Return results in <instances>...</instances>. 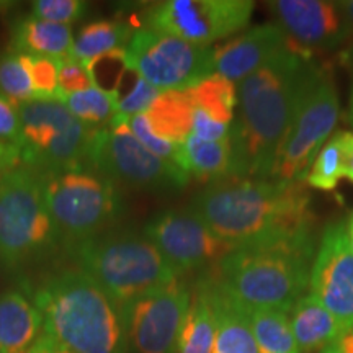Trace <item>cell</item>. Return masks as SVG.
<instances>
[{
	"mask_svg": "<svg viewBox=\"0 0 353 353\" xmlns=\"http://www.w3.org/2000/svg\"><path fill=\"white\" fill-rule=\"evenodd\" d=\"M321 64L290 46L252 76L237 83L232 134L245 179L272 180L301 99Z\"/></svg>",
	"mask_w": 353,
	"mask_h": 353,
	"instance_id": "6da1fadb",
	"label": "cell"
},
{
	"mask_svg": "<svg viewBox=\"0 0 353 353\" xmlns=\"http://www.w3.org/2000/svg\"><path fill=\"white\" fill-rule=\"evenodd\" d=\"M190 208L231 249L316 231L306 182L221 180L198 193Z\"/></svg>",
	"mask_w": 353,
	"mask_h": 353,
	"instance_id": "7a4b0ae2",
	"label": "cell"
},
{
	"mask_svg": "<svg viewBox=\"0 0 353 353\" xmlns=\"http://www.w3.org/2000/svg\"><path fill=\"white\" fill-rule=\"evenodd\" d=\"M316 252V231H306L234 247L205 273L247 312H290L309 288Z\"/></svg>",
	"mask_w": 353,
	"mask_h": 353,
	"instance_id": "3957f363",
	"label": "cell"
},
{
	"mask_svg": "<svg viewBox=\"0 0 353 353\" xmlns=\"http://www.w3.org/2000/svg\"><path fill=\"white\" fill-rule=\"evenodd\" d=\"M28 298L43 317V332L76 353H128L123 311L79 268L43 275Z\"/></svg>",
	"mask_w": 353,
	"mask_h": 353,
	"instance_id": "277c9868",
	"label": "cell"
},
{
	"mask_svg": "<svg viewBox=\"0 0 353 353\" xmlns=\"http://www.w3.org/2000/svg\"><path fill=\"white\" fill-rule=\"evenodd\" d=\"M76 267L95 280L121 309L180 278L144 234L110 229L64 247Z\"/></svg>",
	"mask_w": 353,
	"mask_h": 353,
	"instance_id": "5b68a950",
	"label": "cell"
},
{
	"mask_svg": "<svg viewBox=\"0 0 353 353\" xmlns=\"http://www.w3.org/2000/svg\"><path fill=\"white\" fill-rule=\"evenodd\" d=\"M61 244L41 174L17 165L0 174V260L10 270L38 262Z\"/></svg>",
	"mask_w": 353,
	"mask_h": 353,
	"instance_id": "8992f818",
	"label": "cell"
},
{
	"mask_svg": "<svg viewBox=\"0 0 353 353\" xmlns=\"http://www.w3.org/2000/svg\"><path fill=\"white\" fill-rule=\"evenodd\" d=\"M41 179L63 247L110 231L125 208L120 187L88 167L46 172Z\"/></svg>",
	"mask_w": 353,
	"mask_h": 353,
	"instance_id": "52a82bcc",
	"label": "cell"
},
{
	"mask_svg": "<svg viewBox=\"0 0 353 353\" xmlns=\"http://www.w3.org/2000/svg\"><path fill=\"white\" fill-rule=\"evenodd\" d=\"M20 161L38 174L87 167L94 128L77 120L59 100H30L19 105Z\"/></svg>",
	"mask_w": 353,
	"mask_h": 353,
	"instance_id": "ba28073f",
	"label": "cell"
},
{
	"mask_svg": "<svg viewBox=\"0 0 353 353\" xmlns=\"http://www.w3.org/2000/svg\"><path fill=\"white\" fill-rule=\"evenodd\" d=\"M88 169L120 187L143 192H176L187 187L190 175L149 151L128 126V117L114 114L110 125L95 131L87 159Z\"/></svg>",
	"mask_w": 353,
	"mask_h": 353,
	"instance_id": "9c48e42d",
	"label": "cell"
},
{
	"mask_svg": "<svg viewBox=\"0 0 353 353\" xmlns=\"http://www.w3.org/2000/svg\"><path fill=\"white\" fill-rule=\"evenodd\" d=\"M341 105L332 70L321 65L304 92L288 136L278 154L272 180L304 182L319 151L332 136Z\"/></svg>",
	"mask_w": 353,
	"mask_h": 353,
	"instance_id": "30bf717a",
	"label": "cell"
},
{
	"mask_svg": "<svg viewBox=\"0 0 353 353\" xmlns=\"http://www.w3.org/2000/svg\"><path fill=\"white\" fill-rule=\"evenodd\" d=\"M214 48L198 46L172 34L143 28L125 48L126 68L161 92H183L213 76Z\"/></svg>",
	"mask_w": 353,
	"mask_h": 353,
	"instance_id": "8fae6325",
	"label": "cell"
},
{
	"mask_svg": "<svg viewBox=\"0 0 353 353\" xmlns=\"http://www.w3.org/2000/svg\"><path fill=\"white\" fill-rule=\"evenodd\" d=\"M254 7L249 0H165L149 8L144 26L198 46H210L245 30Z\"/></svg>",
	"mask_w": 353,
	"mask_h": 353,
	"instance_id": "7c38bea8",
	"label": "cell"
},
{
	"mask_svg": "<svg viewBox=\"0 0 353 353\" xmlns=\"http://www.w3.org/2000/svg\"><path fill=\"white\" fill-rule=\"evenodd\" d=\"M192 288L176 278L123 307L128 353H176Z\"/></svg>",
	"mask_w": 353,
	"mask_h": 353,
	"instance_id": "4fadbf2b",
	"label": "cell"
},
{
	"mask_svg": "<svg viewBox=\"0 0 353 353\" xmlns=\"http://www.w3.org/2000/svg\"><path fill=\"white\" fill-rule=\"evenodd\" d=\"M143 234L179 276L190 272H206L231 250L190 206L156 214L145 224Z\"/></svg>",
	"mask_w": 353,
	"mask_h": 353,
	"instance_id": "5bb4252c",
	"label": "cell"
},
{
	"mask_svg": "<svg viewBox=\"0 0 353 353\" xmlns=\"http://www.w3.org/2000/svg\"><path fill=\"white\" fill-rule=\"evenodd\" d=\"M276 25L294 50L314 56L330 52L353 38L341 2L325 0H275L268 2Z\"/></svg>",
	"mask_w": 353,
	"mask_h": 353,
	"instance_id": "9a60e30c",
	"label": "cell"
},
{
	"mask_svg": "<svg viewBox=\"0 0 353 353\" xmlns=\"http://www.w3.org/2000/svg\"><path fill=\"white\" fill-rule=\"evenodd\" d=\"M309 293L343 327H353V250L347 221H332L322 232L309 276Z\"/></svg>",
	"mask_w": 353,
	"mask_h": 353,
	"instance_id": "2e32d148",
	"label": "cell"
},
{
	"mask_svg": "<svg viewBox=\"0 0 353 353\" xmlns=\"http://www.w3.org/2000/svg\"><path fill=\"white\" fill-rule=\"evenodd\" d=\"M290 46L276 25H257L221 48H214V74L237 85Z\"/></svg>",
	"mask_w": 353,
	"mask_h": 353,
	"instance_id": "e0dca14e",
	"label": "cell"
},
{
	"mask_svg": "<svg viewBox=\"0 0 353 353\" xmlns=\"http://www.w3.org/2000/svg\"><path fill=\"white\" fill-rule=\"evenodd\" d=\"M179 165L190 176L203 182H221L229 179H245L239 148L231 134L221 141L190 138L180 145Z\"/></svg>",
	"mask_w": 353,
	"mask_h": 353,
	"instance_id": "ac0fdd59",
	"label": "cell"
},
{
	"mask_svg": "<svg viewBox=\"0 0 353 353\" xmlns=\"http://www.w3.org/2000/svg\"><path fill=\"white\" fill-rule=\"evenodd\" d=\"M43 332V317L28 294H0V353H28Z\"/></svg>",
	"mask_w": 353,
	"mask_h": 353,
	"instance_id": "d6986e66",
	"label": "cell"
},
{
	"mask_svg": "<svg viewBox=\"0 0 353 353\" xmlns=\"http://www.w3.org/2000/svg\"><path fill=\"white\" fill-rule=\"evenodd\" d=\"M201 278L208 285L216 316V335L211 353H260L250 327L249 312L216 288L205 272Z\"/></svg>",
	"mask_w": 353,
	"mask_h": 353,
	"instance_id": "ffe728a7",
	"label": "cell"
},
{
	"mask_svg": "<svg viewBox=\"0 0 353 353\" xmlns=\"http://www.w3.org/2000/svg\"><path fill=\"white\" fill-rule=\"evenodd\" d=\"M290 314L294 339L304 353L322 352L334 345L347 330L311 293L303 294L291 307Z\"/></svg>",
	"mask_w": 353,
	"mask_h": 353,
	"instance_id": "44dd1931",
	"label": "cell"
},
{
	"mask_svg": "<svg viewBox=\"0 0 353 353\" xmlns=\"http://www.w3.org/2000/svg\"><path fill=\"white\" fill-rule=\"evenodd\" d=\"M72 50L74 34L69 25L51 23L30 15L13 26L10 50L13 52L61 61L72 57Z\"/></svg>",
	"mask_w": 353,
	"mask_h": 353,
	"instance_id": "7402d4cb",
	"label": "cell"
},
{
	"mask_svg": "<svg viewBox=\"0 0 353 353\" xmlns=\"http://www.w3.org/2000/svg\"><path fill=\"white\" fill-rule=\"evenodd\" d=\"M216 335V316L208 285L200 276L192 290L187 316L176 342V353H211Z\"/></svg>",
	"mask_w": 353,
	"mask_h": 353,
	"instance_id": "603a6c76",
	"label": "cell"
},
{
	"mask_svg": "<svg viewBox=\"0 0 353 353\" xmlns=\"http://www.w3.org/2000/svg\"><path fill=\"white\" fill-rule=\"evenodd\" d=\"M145 117L159 138L174 144H182L192 134L195 107L187 90L161 92L151 108L145 112Z\"/></svg>",
	"mask_w": 353,
	"mask_h": 353,
	"instance_id": "cb8c5ba5",
	"label": "cell"
},
{
	"mask_svg": "<svg viewBox=\"0 0 353 353\" xmlns=\"http://www.w3.org/2000/svg\"><path fill=\"white\" fill-rule=\"evenodd\" d=\"M134 30L125 21L97 20L83 26L74 39L72 57L83 65L110 52L125 50Z\"/></svg>",
	"mask_w": 353,
	"mask_h": 353,
	"instance_id": "d4e9b609",
	"label": "cell"
},
{
	"mask_svg": "<svg viewBox=\"0 0 353 353\" xmlns=\"http://www.w3.org/2000/svg\"><path fill=\"white\" fill-rule=\"evenodd\" d=\"M187 94L195 110L206 113L214 121L232 125L236 120L237 85L224 77L213 74L188 88Z\"/></svg>",
	"mask_w": 353,
	"mask_h": 353,
	"instance_id": "484cf974",
	"label": "cell"
},
{
	"mask_svg": "<svg viewBox=\"0 0 353 353\" xmlns=\"http://www.w3.org/2000/svg\"><path fill=\"white\" fill-rule=\"evenodd\" d=\"M250 327L260 353H299L288 312L275 309L249 311Z\"/></svg>",
	"mask_w": 353,
	"mask_h": 353,
	"instance_id": "4316f807",
	"label": "cell"
},
{
	"mask_svg": "<svg viewBox=\"0 0 353 353\" xmlns=\"http://www.w3.org/2000/svg\"><path fill=\"white\" fill-rule=\"evenodd\" d=\"M56 100H59L77 120L94 128L110 125V121L117 114V103H114L113 95L95 85L87 90L76 92V94L61 95Z\"/></svg>",
	"mask_w": 353,
	"mask_h": 353,
	"instance_id": "83f0119b",
	"label": "cell"
},
{
	"mask_svg": "<svg viewBox=\"0 0 353 353\" xmlns=\"http://www.w3.org/2000/svg\"><path fill=\"white\" fill-rule=\"evenodd\" d=\"M343 176V156L341 145V131L330 136V139L322 145L311 169L307 170L304 182L311 188L321 192H332Z\"/></svg>",
	"mask_w": 353,
	"mask_h": 353,
	"instance_id": "f1b7e54d",
	"label": "cell"
},
{
	"mask_svg": "<svg viewBox=\"0 0 353 353\" xmlns=\"http://www.w3.org/2000/svg\"><path fill=\"white\" fill-rule=\"evenodd\" d=\"M0 95L17 107L25 101L34 100L32 79L23 54L8 51L0 56Z\"/></svg>",
	"mask_w": 353,
	"mask_h": 353,
	"instance_id": "f546056e",
	"label": "cell"
},
{
	"mask_svg": "<svg viewBox=\"0 0 353 353\" xmlns=\"http://www.w3.org/2000/svg\"><path fill=\"white\" fill-rule=\"evenodd\" d=\"M128 126H130L132 134L139 139V143L145 145L149 151L156 154L157 157L164 159V161L169 162V164L180 167L179 161H180V145L182 144H174V143H169V141L159 138L156 132L152 131L151 125H149V120L148 117H145V113L134 114V117L128 118ZM180 169H182V167H180Z\"/></svg>",
	"mask_w": 353,
	"mask_h": 353,
	"instance_id": "4dcf8cb0",
	"label": "cell"
},
{
	"mask_svg": "<svg viewBox=\"0 0 353 353\" xmlns=\"http://www.w3.org/2000/svg\"><path fill=\"white\" fill-rule=\"evenodd\" d=\"M28 65L34 100H54L57 94V61L44 56L23 54Z\"/></svg>",
	"mask_w": 353,
	"mask_h": 353,
	"instance_id": "1f68e13d",
	"label": "cell"
},
{
	"mask_svg": "<svg viewBox=\"0 0 353 353\" xmlns=\"http://www.w3.org/2000/svg\"><path fill=\"white\" fill-rule=\"evenodd\" d=\"M87 12L83 0H34L32 2V15L51 23L69 25L81 20Z\"/></svg>",
	"mask_w": 353,
	"mask_h": 353,
	"instance_id": "d6a6232c",
	"label": "cell"
},
{
	"mask_svg": "<svg viewBox=\"0 0 353 353\" xmlns=\"http://www.w3.org/2000/svg\"><path fill=\"white\" fill-rule=\"evenodd\" d=\"M161 95V90L151 85L148 81H144L143 77L136 76L134 82H132L131 90H128L126 94L120 95L117 99V114H123V117H134V114L145 113L154 100Z\"/></svg>",
	"mask_w": 353,
	"mask_h": 353,
	"instance_id": "836d02e7",
	"label": "cell"
},
{
	"mask_svg": "<svg viewBox=\"0 0 353 353\" xmlns=\"http://www.w3.org/2000/svg\"><path fill=\"white\" fill-rule=\"evenodd\" d=\"M57 68H59V70H57L56 99L61 95H70L94 87V82H92V77L85 65L79 63L74 57H65V59L57 61Z\"/></svg>",
	"mask_w": 353,
	"mask_h": 353,
	"instance_id": "e575fe53",
	"label": "cell"
},
{
	"mask_svg": "<svg viewBox=\"0 0 353 353\" xmlns=\"http://www.w3.org/2000/svg\"><path fill=\"white\" fill-rule=\"evenodd\" d=\"M21 120L19 107L0 95V143L20 149Z\"/></svg>",
	"mask_w": 353,
	"mask_h": 353,
	"instance_id": "d590c367",
	"label": "cell"
},
{
	"mask_svg": "<svg viewBox=\"0 0 353 353\" xmlns=\"http://www.w3.org/2000/svg\"><path fill=\"white\" fill-rule=\"evenodd\" d=\"M232 125H223V123L214 121L213 118H210L208 114L195 110V117H193V130L192 134L193 138L201 139V141H221L226 139L231 134Z\"/></svg>",
	"mask_w": 353,
	"mask_h": 353,
	"instance_id": "8d00e7d4",
	"label": "cell"
},
{
	"mask_svg": "<svg viewBox=\"0 0 353 353\" xmlns=\"http://www.w3.org/2000/svg\"><path fill=\"white\" fill-rule=\"evenodd\" d=\"M341 145L343 156V176L353 183V132L341 131Z\"/></svg>",
	"mask_w": 353,
	"mask_h": 353,
	"instance_id": "74e56055",
	"label": "cell"
},
{
	"mask_svg": "<svg viewBox=\"0 0 353 353\" xmlns=\"http://www.w3.org/2000/svg\"><path fill=\"white\" fill-rule=\"evenodd\" d=\"M28 353H76L72 352L70 348L64 347L63 343H59L54 339L41 332V335L38 337V341L33 343V347L30 348Z\"/></svg>",
	"mask_w": 353,
	"mask_h": 353,
	"instance_id": "f35d334b",
	"label": "cell"
},
{
	"mask_svg": "<svg viewBox=\"0 0 353 353\" xmlns=\"http://www.w3.org/2000/svg\"><path fill=\"white\" fill-rule=\"evenodd\" d=\"M342 63L345 65L348 77H350V100H348V121L353 126V41L342 52Z\"/></svg>",
	"mask_w": 353,
	"mask_h": 353,
	"instance_id": "ab89813d",
	"label": "cell"
},
{
	"mask_svg": "<svg viewBox=\"0 0 353 353\" xmlns=\"http://www.w3.org/2000/svg\"><path fill=\"white\" fill-rule=\"evenodd\" d=\"M335 345H337L341 353H353V327L347 329L345 332L339 337V341L335 342Z\"/></svg>",
	"mask_w": 353,
	"mask_h": 353,
	"instance_id": "60d3db41",
	"label": "cell"
},
{
	"mask_svg": "<svg viewBox=\"0 0 353 353\" xmlns=\"http://www.w3.org/2000/svg\"><path fill=\"white\" fill-rule=\"evenodd\" d=\"M342 3V8L343 12H345V17L348 20V23H350V28L353 32V0H347V2H341Z\"/></svg>",
	"mask_w": 353,
	"mask_h": 353,
	"instance_id": "b9f144b4",
	"label": "cell"
},
{
	"mask_svg": "<svg viewBox=\"0 0 353 353\" xmlns=\"http://www.w3.org/2000/svg\"><path fill=\"white\" fill-rule=\"evenodd\" d=\"M347 236H348V242H350V247L353 250V211L350 213V218L347 221Z\"/></svg>",
	"mask_w": 353,
	"mask_h": 353,
	"instance_id": "7bdbcfd3",
	"label": "cell"
},
{
	"mask_svg": "<svg viewBox=\"0 0 353 353\" xmlns=\"http://www.w3.org/2000/svg\"><path fill=\"white\" fill-rule=\"evenodd\" d=\"M321 353H341V350H339L337 345H335V343H334V345L324 348V350H322Z\"/></svg>",
	"mask_w": 353,
	"mask_h": 353,
	"instance_id": "ee69618b",
	"label": "cell"
}]
</instances>
